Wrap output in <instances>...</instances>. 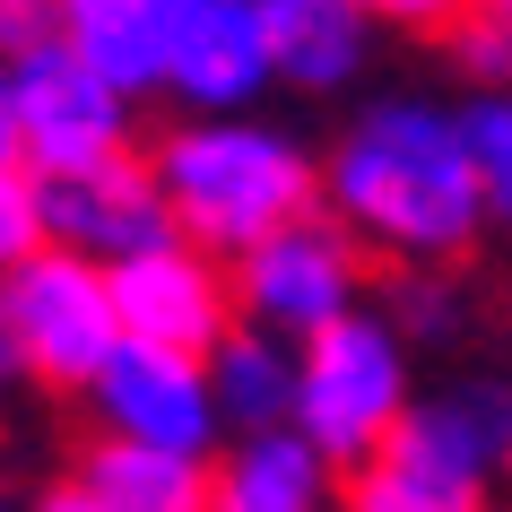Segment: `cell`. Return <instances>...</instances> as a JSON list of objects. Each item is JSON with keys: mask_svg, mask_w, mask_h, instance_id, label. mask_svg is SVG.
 <instances>
[{"mask_svg": "<svg viewBox=\"0 0 512 512\" xmlns=\"http://www.w3.org/2000/svg\"><path fill=\"white\" fill-rule=\"evenodd\" d=\"M322 209L365 252H391L400 270H434V261L469 252L486 226V183L460 113L426 105V96L365 105L322 157Z\"/></svg>", "mask_w": 512, "mask_h": 512, "instance_id": "obj_1", "label": "cell"}, {"mask_svg": "<svg viewBox=\"0 0 512 512\" xmlns=\"http://www.w3.org/2000/svg\"><path fill=\"white\" fill-rule=\"evenodd\" d=\"M148 174L174 209V235L226 270L252 261L270 235L322 217V165L270 122H165Z\"/></svg>", "mask_w": 512, "mask_h": 512, "instance_id": "obj_2", "label": "cell"}, {"mask_svg": "<svg viewBox=\"0 0 512 512\" xmlns=\"http://www.w3.org/2000/svg\"><path fill=\"white\" fill-rule=\"evenodd\" d=\"M408 408H417L408 400V339L391 330V313H348L296 348V434L339 478L391 452Z\"/></svg>", "mask_w": 512, "mask_h": 512, "instance_id": "obj_3", "label": "cell"}, {"mask_svg": "<svg viewBox=\"0 0 512 512\" xmlns=\"http://www.w3.org/2000/svg\"><path fill=\"white\" fill-rule=\"evenodd\" d=\"M9 304V339L44 391H96L105 365L131 348L122 304H113V270L79 261V252H35L18 278H0Z\"/></svg>", "mask_w": 512, "mask_h": 512, "instance_id": "obj_4", "label": "cell"}, {"mask_svg": "<svg viewBox=\"0 0 512 512\" xmlns=\"http://www.w3.org/2000/svg\"><path fill=\"white\" fill-rule=\"evenodd\" d=\"M9 96H18V148H27L35 183H70V174H96V165L139 157L131 148V113L139 105L113 96L61 35L9 70Z\"/></svg>", "mask_w": 512, "mask_h": 512, "instance_id": "obj_5", "label": "cell"}, {"mask_svg": "<svg viewBox=\"0 0 512 512\" xmlns=\"http://www.w3.org/2000/svg\"><path fill=\"white\" fill-rule=\"evenodd\" d=\"M235 304L252 330H270L287 348L322 339L330 322L365 313V243L339 226V217H304L287 235H270L252 261H235Z\"/></svg>", "mask_w": 512, "mask_h": 512, "instance_id": "obj_6", "label": "cell"}, {"mask_svg": "<svg viewBox=\"0 0 512 512\" xmlns=\"http://www.w3.org/2000/svg\"><path fill=\"white\" fill-rule=\"evenodd\" d=\"M87 408H96V434L139 443V452L217 460V443H226L209 365H200V356H174V348H139V339L105 365V382L87 391Z\"/></svg>", "mask_w": 512, "mask_h": 512, "instance_id": "obj_7", "label": "cell"}, {"mask_svg": "<svg viewBox=\"0 0 512 512\" xmlns=\"http://www.w3.org/2000/svg\"><path fill=\"white\" fill-rule=\"evenodd\" d=\"M113 304H122V330L139 348H174V356H200L209 365L226 339L243 330V304H235V270L209 261L200 243H157L113 270Z\"/></svg>", "mask_w": 512, "mask_h": 512, "instance_id": "obj_8", "label": "cell"}, {"mask_svg": "<svg viewBox=\"0 0 512 512\" xmlns=\"http://www.w3.org/2000/svg\"><path fill=\"white\" fill-rule=\"evenodd\" d=\"M270 79V0H174V70H165L174 105H191L200 122H235Z\"/></svg>", "mask_w": 512, "mask_h": 512, "instance_id": "obj_9", "label": "cell"}, {"mask_svg": "<svg viewBox=\"0 0 512 512\" xmlns=\"http://www.w3.org/2000/svg\"><path fill=\"white\" fill-rule=\"evenodd\" d=\"M44 226H53V252H79L96 270H122L139 252L174 243V209H165L148 157L96 165V174H70V183H44Z\"/></svg>", "mask_w": 512, "mask_h": 512, "instance_id": "obj_10", "label": "cell"}, {"mask_svg": "<svg viewBox=\"0 0 512 512\" xmlns=\"http://www.w3.org/2000/svg\"><path fill=\"white\" fill-rule=\"evenodd\" d=\"M382 460L408 469V478H426V486H443V495H460V504H478L486 478L512 460V400L504 391H443V400H417Z\"/></svg>", "mask_w": 512, "mask_h": 512, "instance_id": "obj_11", "label": "cell"}, {"mask_svg": "<svg viewBox=\"0 0 512 512\" xmlns=\"http://www.w3.org/2000/svg\"><path fill=\"white\" fill-rule=\"evenodd\" d=\"M61 44L113 96H165L174 70V0H61Z\"/></svg>", "mask_w": 512, "mask_h": 512, "instance_id": "obj_12", "label": "cell"}, {"mask_svg": "<svg viewBox=\"0 0 512 512\" xmlns=\"http://www.w3.org/2000/svg\"><path fill=\"white\" fill-rule=\"evenodd\" d=\"M339 486L348 478H339L296 426L235 434V443L217 452V512H330Z\"/></svg>", "mask_w": 512, "mask_h": 512, "instance_id": "obj_13", "label": "cell"}, {"mask_svg": "<svg viewBox=\"0 0 512 512\" xmlns=\"http://www.w3.org/2000/svg\"><path fill=\"white\" fill-rule=\"evenodd\" d=\"M70 478L105 512H217V460L139 452V443H113V434H87Z\"/></svg>", "mask_w": 512, "mask_h": 512, "instance_id": "obj_14", "label": "cell"}, {"mask_svg": "<svg viewBox=\"0 0 512 512\" xmlns=\"http://www.w3.org/2000/svg\"><path fill=\"white\" fill-rule=\"evenodd\" d=\"M270 53L278 79L322 96V87H348L374 53V18L348 9V0H270Z\"/></svg>", "mask_w": 512, "mask_h": 512, "instance_id": "obj_15", "label": "cell"}, {"mask_svg": "<svg viewBox=\"0 0 512 512\" xmlns=\"http://www.w3.org/2000/svg\"><path fill=\"white\" fill-rule=\"evenodd\" d=\"M209 391H217V417H226L235 434H278V426H296V348L243 322L235 339L209 356Z\"/></svg>", "mask_w": 512, "mask_h": 512, "instance_id": "obj_16", "label": "cell"}, {"mask_svg": "<svg viewBox=\"0 0 512 512\" xmlns=\"http://www.w3.org/2000/svg\"><path fill=\"white\" fill-rule=\"evenodd\" d=\"M460 131H469V157H478V183H486V217L512 226V96L486 87L478 105H460Z\"/></svg>", "mask_w": 512, "mask_h": 512, "instance_id": "obj_17", "label": "cell"}, {"mask_svg": "<svg viewBox=\"0 0 512 512\" xmlns=\"http://www.w3.org/2000/svg\"><path fill=\"white\" fill-rule=\"evenodd\" d=\"M35 252H53V226H44V183L27 165L0 174V278H18Z\"/></svg>", "mask_w": 512, "mask_h": 512, "instance_id": "obj_18", "label": "cell"}, {"mask_svg": "<svg viewBox=\"0 0 512 512\" xmlns=\"http://www.w3.org/2000/svg\"><path fill=\"white\" fill-rule=\"evenodd\" d=\"M339 495H348V512H478V504H460V495H443V486L391 469V460H365Z\"/></svg>", "mask_w": 512, "mask_h": 512, "instance_id": "obj_19", "label": "cell"}, {"mask_svg": "<svg viewBox=\"0 0 512 512\" xmlns=\"http://www.w3.org/2000/svg\"><path fill=\"white\" fill-rule=\"evenodd\" d=\"M452 53L478 70V79H495V96H512V9H469V18H452Z\"/></svg>", "mask_w": 512, "mask_h": 512, "instance_id": "obj_20", "label": "cell"}, {"mask_svg": "<svg viewBox=\"0 0 512 512\" xmlns=\"http://www.w3.org/2000/svg\"><path fill=\"white\" fill-rule=\"evenodd\" d=\"M452 313H460V304H452V287H443L434 270H400V278H391V330H400V339H408V330H417V339H443Z\"/></svg>", "mask_w": 512, "mask_h": 512, "instance_id": "obj_21", "label": "cell"}, {"mask_svg": "<svg viewBox=\"0 0 512 512\" xmlns=\"http://www.w3.org/2000/svg\"><path fill=\"white\" fill-rule=\"evenodd\" d=\"M61 35V9H44V0H0V70H18L27 53H44Z\"/></svg>", "mask_w": 512, "mask_h": 512, "instance_id": "obj_22", "label": "cell"}, {"mask_svg": "<svg viewBox=\"0 0 512 512\" xmlns=\"http://www.w3.org/2000/svg\"><path fill=\"white\" fill-rule=\"evenodd\" d=\"M27 512H105V504H96V495H87L79 478H53V486H44V495H35Z\"/></svg>", "mask_w": 512, "mask_h": 512, "instance_id": "obj_23", "label": "cell"}, {"mask_svg": "<svg viewBox=\"0 0 512 512\" xmlns=\"http://www.w3.org/2000/svg\"><path fill=\"white\" fill-rule=\"evenodd\" d=\"M9 165H27V148H18V96H9V70H0V174Z\"/></svg>", "mask_w": 512, "mask_h": 512, "instance_id": "obj_24", "label": "cell"}, {"mask_svg": "<svg viewBox=\"0 0 512 512\" xmlns=\"http://www.w3.org/2000/svg\"><path fill=\"white\" fill-rule=\"evenodd\" d=\"M18 374H27V365H18V339H9V304H0V391H9Z\"/></svg>", "mask_w": 512, "mask_h": 512, "instance_id": "obj_25", "label": "cell"}, {"mask_svg": "<svg viewBox=\"0 0 512 512\" xmlns=\"http://www.w3.org/2000/svg\"><path fill=\"white\" fill-rule=\"evenodd\" d=\"M0 512H18V504H9V486H0Z\"/></svg>", "mask_w": 512, "mask_h": 512, "instance_id": "obj_26", "label": "cell"}]
</instances>
